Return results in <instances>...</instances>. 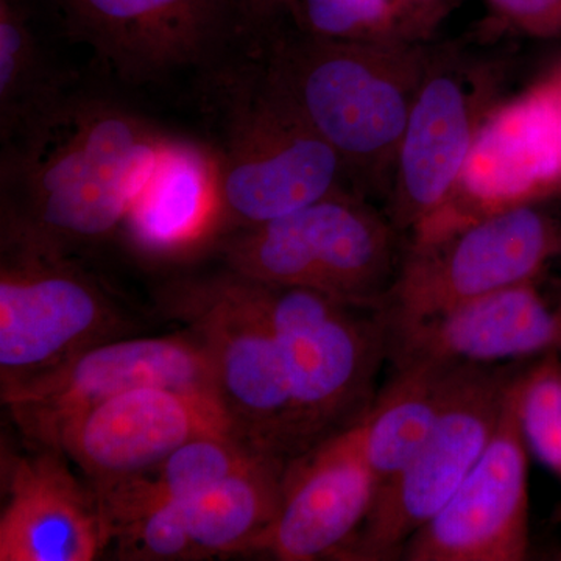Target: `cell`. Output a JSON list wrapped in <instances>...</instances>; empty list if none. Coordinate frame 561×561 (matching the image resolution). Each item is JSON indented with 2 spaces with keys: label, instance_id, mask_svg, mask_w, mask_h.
Returning <instances> with one entry per match:
<instances>
[{
  "label": "cell",
  "instance_id": "cell-9",
  "mask_svg": "<svg viewBox=\"0 0 561 561\" xmlns=\"http://www.w3.org/2000/svg\"><path fill=\"white\" fill-rule=\"evenodd\" d=\"M119 306L70 254L2 243L0 389L127 335Z\"/></svg>",
  "mask_w": 561,
  "mask_h": 561
},
{
  "label": "cell",
  "instance_id": "cell-17",
  "mask_svg": "<svg viewBox=\"0 0 561 561\" xmlns=\"http://www.w3.org/2000/svg\"><path fill=\"white\" fill-rule=\"evenodd\" d=\"M2 451L0 561H92L108 548L95 491L61 451Z\"/></svg>",
  "mask_w": 561,
  "mask_h": 561
},
{
  "label": "cell",
  "instance_id": "cell-26",
  "mask_svg": "<svg viewBox=\"0 0 561 561\" xmlns=\"http://www.w3.org/2000/svg\"><path fill=\"white\" fill-rule=\"evenodd\" d=\"M560 353L538 357L522 371V424L530 451L561 481Z\"/></svg>",
  "mask_w": 561,
  "mask_h": 561
},
{
  "label": "cell",
  "instance_id": "cell-15",
  "mask_svg": "<svg viewBox=\"0 0 561 561\" xmlns=\"http://www.w3.org/2000/svg\"><path fill=\"white\" fill-rule=\"evenodd\" d=\"M221 432L238 430L216 394L139 387L70 421L54 449L65 454L90 482L114 481L146 474L192 438Z\"/></svg>",
  "mask_w": 561,
  "mask_h": 561
},
{
  "label": "cell",
  "instance_id": "cell-18",
  "mask_svg": "<svg viewBox=\"0 0 561 561\" xmlns=\"http://www.w3.org/2000/svg\"><path fill=\"white\" fill-rule=\"evenodd\" d=\"M551 353H561V309L553 311L535 280L389 327V357L394 365L420 360L494 365Z\"/></svg>",
  "mask_w": 561,
  "mask_h": 561
},
{
  "label": "cell",
  "instance_id": "cell-19",
  "mask_svg": "<svg viewBox=\"0 0 561 561\" xmlns=\"http://www.w3.org/2000/svg\"><path fill=\"white\" fill-rule=\"evenodd\" d=\"M119 234L139 260L180 262L225 238L219 151L169 135L133 195Z\"/></svg>",
  "mask_w": 561,
  "mask_h": 561
},
{
  "label": "cell",
  "instance_id": "cell-7",
  "mask_svg": "<svg viewBox=\"0 0 561 561\" xmlns=\"http://www.w3.org/2000/svg\"><path fill=\"white\" fill-rule=\"evenodd\" d=\"M516 373L459 365L440 416L416 456L379 486L342 560L400 559L405 542L445 507L496 432Z\"/></svg>",
  "mask_w": 561,
  "mask_h": 561
},
{
  "label": "cell",
  "instance_id": "cell-5",
  "mask_svg": "<svg viewBox=\"0 0 561 561\" xmlns=\"http://www.w3.org/2000/svg\"><path fill=\"white\" fill-rule=\"evenodd\" d=\"M168 316L208 351L217 390L239 434L280 459L308 451L289 379L254 280L231 271L169 283Z\"/></svg>",
  "mask_w": 561,
  "mask_h": 561
},
{
  "label": "cell",
  "instance_id": "cell-16",
  "mask_svg": "<svg viewBox=\"0 0 561 561\" xmlns=\"http://www.w3.org/2000/svg\"><path fill=\"white\" fill-rule=\"evenodd\" d=\"M378 489L354 423L289 460L278 513L261 552L280 561L341 559Z\"/></svg>",
  "mask_w": 561,
  "mask_h": 561
},
{
  "label": "cell",
  "instance_id": "cell-20",
  "mask_svg": "<svg viewBox=\"0 0 561 561\" xmlns=\"http://www.w3.org/2000/svg\"><path fill=\"white\" fill-rule=\"evenodd\" d=\"M457 367L426 360L394 365L390 381L356 421L365 459L379 486L397 476L430 438Z\"/></svg>",
  "mask_w": 561,
  "mask_h": 561
},
{
  "label": "cell",
  "instance_id": "cell-30",
  "mask_svg": "<svg viewBox=\"0 0 561 561\" xmlns=\"http://www.w3.org/2000/svg\"><path fill=\"white\" fill-rule=\"evenodd\" d=\"M560 559H561V557H560Z\"/></svg>",
  "mask_w": 561,
  "mask_h": 561
},
{
  "label": "cell",
  "instance_id": "cell-25",
  "mask_svg": "<svg viewBox=\"0 0 561 561\" xmlns=\"http://www.w3.org/2000/svg\"><path fill=\"white\" fill-rule=\"evenodd\" d=\"M267 456L273 454L262 451L238 432H221L192 438L146 474L180 502L219 485Z\"/></svg>",
  "mask_w": 561,
  "mask_h": 561
},
{
  "label": "cell",
  "instance_id": "cell-14",
  "mask_svg": "<svg viewBox=\"0 0 561 561\" xmlns=\"http://www.w3.org/2000/svg\"><path fill=\"white\" fill-rule=\"evenodd\" d=\"M66 25L121 79L149 81L206 61L242 28L239 0H57Z\"/></svg>",
  "mask_w": 561,
  "mask_h": 561
},
{
  "label": "cell",
  "instance_id": "cell-13",
  "mask_svg": "<svg viewBox=\"0 0 561 561\" xmlns=\"http://www.w3.org/2000/svg\"><path fill=\"white\" fill-rule=\"evenodd\" d=\"M522 371L496 432L430 523L405 542L408 561H523L530 551L529 445L522 424Z\"/></svg>",
  "mask_w": 561,
  "mask_h": 561
},
{
  "label": "cell",
  "instance_id": "cell-10",
  "mask_svg": "<svg viewBox=\"0 0 561 561\" xmlns=\"http://www.w3.org/2000/svg\"><path fill=\"white\" fill-rule=\"evenodd\" d=\"M493 66L457 46H432L394 162L389 219L415 234L438 216L459 184L476 135L494 108Z\"/></svg>",
  "mask_w": 561,
  "mask_h": 561
},
{
  "label": "cell",
  "instance_id": "cell-2",
  "mask_svg": "<svg viewBox=\"0 0 561 561\" xmlns=\"http://www.w3.org/2000/svg\"><path fill=\"white\" fill-rule=\"evenodd\" d=\"M430 43H353L276 33L267 68L335 150L354 191L389 197Z\"/></svg>",
  "mask_w": 561,
  "mask_h": 561
},
{
  "label": "cell",
  "instance_id": "cell-4",
  "mask_svg": "<svg viewBox=\"0 0 561 561\" xmlns=\"http://www.w3.org/2000/svg\"><path fill=\"white\" fill-rule=\"evenodd\" d=\"M400 236L367 198L341 192L231 232L217 250L245 278L381 309L400 268Z\"/></svg>",
  "mask_w": 561,
  "mask_h": 561
},
{
  "label": "cell",
  "instance_id": "cell-11",
  "mask_svg": "<svg viewBox=\"0 0 561 561\" xmlns=\"http://www.w3.org/2000/svg\"><path fill=\"white\" fill-rule=\"evenodd\" d=\"M150 386L220 398L208 351L187 330L95 343L0 391L3 408L21 434L32 445L54 448L62 427L81 413L125 391Z\"/></svg>",
  "mask_w": 561,
  "mask_h": 561
},
{
  "label": "cell",
  "instance_id": "cell-6",
  "mask_svg": "<svg viewBox=\"0 0 561 561\" xmlns=\"http://www.w3.org/2000/svg\"><path fill=\"white\" fill-rule=\"evenodd\" d=\"M254 284L278 342L302 440L312 448L370 408L389 357V323L379 308L302 287Z\"/></svg>",
  "mask_w": 561,
  "mask_h": 561
},
{
  "label": "cell",
  "instance_id": "cell-12",
  "mask_svg": "<svg viewBox=\"0 0 561 561\" xmlns=\"http://www.w3.org/2000/svg\"><path fill=\"white\" fill-rule=\"evenodd\" d=\"M561 194V65L483 119L453 201L421 228L438 239L489 214Z\"/></svg>",
  "mask_w": 561,
  "mask_h": 561
},
{
  "label": "cell",
  "instance_id": "cell-29",
  "mask_svg": "<svg viewBox=\"0 0 561 561\" xmlns=\"http://www.w3.org/2000/svg\"><path fill=\"white\" fill-rule=\"evenodd\" d=\"M415 2H445V0H415Z\"/></svg>",
  "mask_w": 561,
  "mask_h": 561
},
{
  "label": "cell",
  "instance_id": "cell-24",
  "mask_svg": "<svg viewBox=\"0 0 561 561\" xmlns=\"http://www.w3.org/2000/svg\"><path fill=\"white\" fill-rule=\"evenodd\" d=\"M453 0H283L284 20L317 38L353 43H430Z\"/></svg>",
  "mask_w": 561,
  "mask_h": 561
},
{
  "label": "cell",
  "instance_id": "cell-21",
  "mask_svg": "<svg viewBox=\"0 0 561 561\" xmlns=\"http://www.w3.org/2000/svg\"><path fill=\"white\" fill-rule=\"evenodd\" d=\"M287 463L280 457H264L219 485L179 502L202 557L261 552L278 513Z\"/></svg>",
  "mask_w": 561,
  "mask_h": 561
},
{
  "label": "cell",
  "instance_id": "cell-23",
  "mask_svg": "<svg viewBox=\"0 0 561 561\" xmlns=\"http://www.w3.org/2000/svg\"><path fill=\"white\" fill-rule=\"evenodd\" d=\"M105 523L108 548L127 560L202 559L179 502L149 474L90 482Z\"/></svg>",
  "mask_w": 561,
  "mask_h": 561
},
{
  "label": "cell",
  "instance_id": "cell-3",
  "mask_svg": "<svg viewBox=\"0 0 561 561\" xmlns=\"http://www.w3.org/2000/svg\"><path fill=\"white\" fill-rule=\"evenodd\" d=\"M225 91L224 144L217 149L225 238L330 195L356 192L339 154L267 65L228 77Z\"/></svg>",
  "mask_w": 561,
  "mask_h": 561
},
{
  "label": "cell",
  "instance_id": "cell-28",
  "mask_svg": "<svg viewBox=\"0 0 561 561\" xmlns=\"http://www.w3.org/2000/svg\"><path fill=\"white\" fill-rule=\"evenodd\" d=\"M254 28H271L284 21L283 0H239Z\"/></svg>",
  "mask_w": 561,
  "mask_h": 561
},
{
  "label": "cell",
  "instance_id": "cell-1",
  "mask_svg": "<svg viewBox=\"0 0 561 561\" xmlns=\"http://www.w3.org/2000/svg\"><path fill=\"white\" fill-rule=\"evenodd\" d=\"M168 136L117 103L73 94L38 131L3 147L2 243L72 256L119 234Z\"/></svg>",
  "mask_w": 561,
  "mask_h": 561
},
{
  "label": "cell",
  "instance_id": "cell-22",
  "mask_svg": "<svg viewBox=\"0 0 561 561\" xmlns=\"http://www.w3.org/2000/svg\"><path fill=\"white\" fill-rule=\"evenodd\" d=\"M33 28L24 0H0V139L20 142L72 98Z\"/></svg>",
  "mask_w": 561,
  "mask_h": 561
},
{
  "label": "cell",
  "instance_id": "cell-27",
  "mask_svg": "<svg viewBox=\"0 0 561 561\" xmlns=\"http://www.w3.org/2000/svg\"><path fill=\"white\" fill-rule=\"evenodd\" d=\"M513 31L538 39H561V0H485Z\"/></svg>",
  "mask_w": 561,
  "mask_h": 561
},
{
  "label": "cell",
  "instance_id": "cell-8",
  "mask_svg": "<svg viewBox=\"0 0 561 561\" xmlns=\"http://www.w3.org/2000/svg\"><path fill=\"white\" fill-rule=\"evenodd\" d=\"M561 253V219L538 205L489 214L402 254L382 312L390 328L535 280Z\"/></svg>",
  "mask_w": 561,
  "mask_h": 561
}]
</instances>
